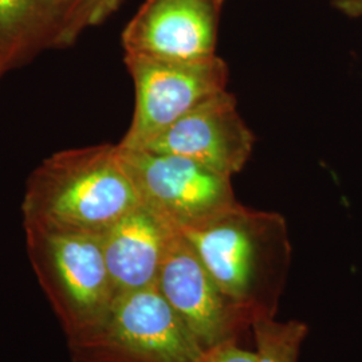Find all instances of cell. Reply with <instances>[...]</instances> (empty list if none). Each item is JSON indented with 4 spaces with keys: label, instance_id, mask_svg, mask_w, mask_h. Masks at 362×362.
Segmentation results:
<instances>
[{
    "label": "cell",
    "instance_id": "cell-3",
    "mask_svg": "<svg viewBox=\"0 0 362 362\" xmlns=\"http://www.w3.org/2000/svg\"><path fill=\"white\" fill-rule=\"evenodd\" d=\"M25 233L31 267L67 342L88 334L101 324L117 297L101 236Z\"/></svg>",
    "mask_w": 362,
    "mask_h": 362
},
{
    "label": "cell",
    "instance_id": "cell-11",
    "mask_svg": "<svg viewBox=\"0 0 362 362\" xmlns=\"http://www.w3.org/2000/svg\"><path fill=\"white\" fill-rule=\"evenodd\" d=\"M58 37L54 0H0V65L6 73L45 49H57Z\"/></svg>",
    "mask_w": 362,
    "mask_h": 362
},
{
    "label": "cell",
    "instance_id": "cell-5",
    "mask_svg": "<svg viewBox=\"0 0 362 362\" xmlns=\"http://www.w3.org/2000/svg\"><path fill=\"white\" fill-rule=\"evenodd\" d=\"M117 146L140 203L177 231L194 227L239 203L231 177L187 157Z\"/></svg>",
    "mask_w": 362,
    "mask_h": 362
},
{
    "label": "cell",
    "instance_id": "cell-9",
    "mask_svg": "<svg viewBox=\"0 0 362 362\" xmlns=\"http://www.w3.org/2000/svg\"><path fill=\"white\" fill-rule=\"evenodd\" d=\"M254 143L235 97L224 90L197 105L143 149L187 157L233 177L245 168Z\"/></svg>",
    "mask_w": 362,
    "mask_h": 362
},
{
    "label": "cell",
    "instance_id": "cell-14",
    "mask_svg": "<svg viewBox=\"0 0 362 362\" xmlns=\"http://www.w3.org/2000/svg\"><path fill=\"white\" fill-rule=\"evenodd\" d=\"M196 362H257V354L239 348L235 339H231L203 350Z\"/></svg>",
    "mask_w": 362,
    "mask_h": 362
},
{
    "label": "cell",
    "instance_id": "cell-13",
    "mask_svg": "<svg viewBox=\"0 0 362 362\" xmlns=\"http://www.w3.org/2000/svg\"><path fill=\"white\" fill-rule=\"evenodd\" d=\"M59 16L57 49L71 46L88 28L98 26L116 13L122 0H54Z\"/></svg>",
    "mask_w": 362,
    "mask_h": 362
},
{
    "label": "cell",
    "instance_id": "cell-16",
    "mask_svg": "<svg viewBox=\"0 0 362 362\" xmlns=\"http://www.w3.org/2000/svg\"><path fill=\"white\" fill-rule=\"evenodd\" d=\"M3 74H6V70L3 69V66L0 65V78L3 77Z\"/></svg>",
    "mask_w": 362,
    "mask_h": 362
},
{
    "label": "cell",
    "instance_id": "cell-4",
    "mask_svg": "<svg viewBox=\"0 0 362 362\" xmlns=\"http://www.w3.org/2000/svg\"><path fill=\"white\" fill-rule=\"evenodd\" d=\"M67 345L74 362H196L203 353L156 286L117 296L101 324Z\"/></svg>",
    "mask_w": 362,
    "mask_h": 362
},
{
    "label": "cell",
    "instance_id": "cell-8",
    "mask_svg": "<svg viewBox=\"0 0 362 362\" xmlns=\"http://www.w3.org/2000/svg\"><path fill=\"white\" fill-rule=\"evenodd\" d=\"M156 287L203 350L235 339L236 333L250 325L179 231L169 243Z\"/></svg>",
    "mask_w": 362,
    "mask_h": 362
},
{
    "label": "cell",
    "instance_id": "cell-7",
    "mask_svg": "<svg viewBox=\"0 0 362 362\" xmlns=\"http://www.w3.org/2000/svg\"><path fill=\"white\" fill-rule=\"evenodd\" d=\"M224 0H145L124 28L125 55L167 61L216 57Z\"/></svg>",
    "mask_w": 362,
    "mask_h": 362
},
{
    "label": "cell",
    "instance_id": "cell-2",
    "mask_svg": "<svg viewBox=\"0 0 362 362\" xmlns=\"http://www.w3.org/2000/svg\"><path fill=\"white\" fill-rule=\"evenodd\" d=\"M179 233L248 324L275 315L293 252L282 215L238 203Z\"/></svg>",
    "mask_w": 362,
    "mask_h": 362
},
{
    "label": "cell",
    "instance_id": "cell-10",
    "mask_svg": "<svg viewBox=\"0 0 362 362\" xmlns=\"http://www.w3.org/2000/svg\"><path fill=\"white\" fill-rule=\"evenodd\" d=\"M176 231L140 204L101 236L105 263L116 296L156 286Z\"/></svg>",
    "mask_w": 362,
    "mask_h": 362
},
{
    "label": "cell",
    "instance_id": "cell-1",
    "mask_svg": "<svg viewBox=\"0 0 362 362\" xmlns=\"http://www.w3.org/2000/svg\"><path fill=\"white\" fill-rule=\"evenodd\" d=\"M140 204L117 145L66 149L45 158L30 175L23 227L103 236Z\"/></svg>",
    "mask_w": 362,
    "mask_h": 362
},
{
    "label": "cell",
    "instance_id": "cell-6",
    "mask_svg": "<svg viewBox=\"0 0 362 362\" xmlns=\"http://www.w3.org/2000/svg\"><path fill=\"white\" fill-rule=\"evenodd\" d=\"M125 64L136 89L132 124L118 143L125 149H143L197 105L227 90L228 66L218 55L199 61L125 55Z\"/></svg>",
    "mask_w": 362,
    "mask_h": 362
},
{
    "label": "cell",
    "instance_id": "cell-12",
    "mask_svg": "<svg viewBox=\"0 0 362 362\" xmlns=\"http://www.w3.org/2000/svg\"><path fill=\"white\" fill-rule=\"evenodd\" d=\"M257 362H298L300 346L309 333L308 325L290 320L278 322L274 317L252 321Z\"/></svg>",
    "mask_w": 362,
    "mask_h": 362
},
{
    "label": "cell",
    "instance_id": "cell-15",
    "mask_svg": "<svg viewBox=\"0 0 362 362\" xmlns=\"http://www.w3.org/2000/svg\"><path fill=\"white\" fill-rule=\"evenodd\" d=\"M337 7L351 16L362 15V0H334Z\"/></svg>",
    "mask_w": 362,
    "mask_h": 362
}]
</instances>
